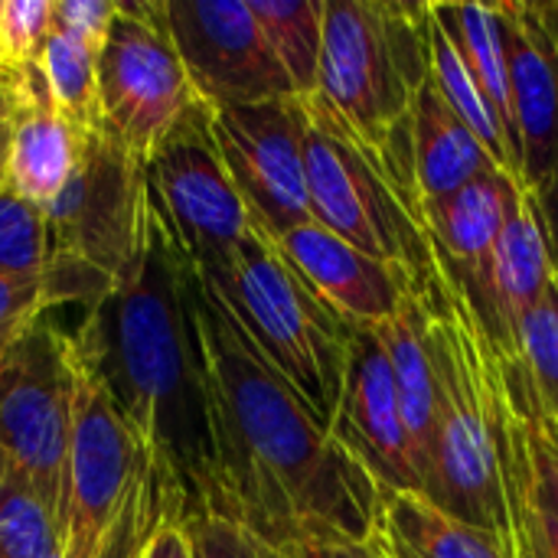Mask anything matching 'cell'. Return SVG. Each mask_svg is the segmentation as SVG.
Wrapping results in <instances>:
<instances>
[{"instance_id":"obj_1","label":"cell","mask_w":558,"mask_h":558,"mask_svg":"<svg viewBox=\"0 0 558 558\" xmlns=\"http://www.w3.org/2000/svg\"><path fill=\"white\" fill-rule=\"evenodd\" d=\"M186 301L206 386L219 517L239 520L275 549L366 543L383 504L379 484L252 350L193 268Z\"/></svg>"},{"instance_id":"obj_2","label":"cell","mask_w":558,"mask_h":558,"mask_svg":"<svg viewBox=\"0 0 558 558\" xmlns=\"http://www.w3.org/2000/svg\"><path fill=\"white\" fill-rule=\"evenodd\" d=\"M69 337L157 471L173 520L219 513L222 497L186 301V265L167 248L154 216L134 271L85 311Z\"/></svg>"},{"instance_id":"obj_3","label":"cell","mask_w":558,"mask_h":558,"mask_svg":"<svg viewBox=\"0 0 558 558\" xmlns=\"http://www.w3.org/2000/svg\"><path fill=\"white\" fill-rule=\"evenodd\" d=\"M418 301L435 369V435L422 471V494L448 517L513 549L494 422L497 350L445 268Z\"/></svg>"},{"instance_id":"obj_4","label":"cell","mask_w":558,"mask_h":558,"mask_svg":"<svg viewBox=\"0 0 558 558\" xmlns=\"http://www.w3.org/2000/svg\"><path fill=\"white\" fill-rule=\"evenodd\" d=\"M252 350L330 428L356 330L291 265L258 226L209 271H196Z\"/></svg>"},{"instance_id":"obj_5","label":"cell","mask_w":558,"mask_h":558,"mask_svg":"<svg viewBox=\"0 0 558 558\" xmlns=\"http://www.w3.org/2000/svg\"><path fill=\"white\" fill-rule=\"evenodd\" d=\"M304 167L314 222L402 271L415 294L441 278L415 173L366 144L324 95H304Z\"/></svg>"},{"instance_id":"obj_6","label":"cell","mask_w":558,"mask_h":558,"mask_svg":"<svg viewBox=\"0 0 558 558\" xmlns=\"http://www.w3.org/2000/svg\"><path fill=\"white\" fill-rule=\"evenodd\" d=\"M432 75V10L402 0H327L317 95L373 147L405 124Z\"/></svg>"},{"instance_id":"obj_7","label":"cell","mask_w":558,"mask_h":558,"mask_svg":"<svg viewBox=\"0 0 558 558\" xmlns=\"http://www.w3.org/2000/svg\"><path fill=\"white\" fill-rule=\"evenodd\" d=\"M43 219L49 262L75 265L114 291L150 239L144 163L105 128L92 131L69 186L43 209Z\"/></svg>"},{"instance_id":"obj_8","label":"cell","mask_w":558,"mask_h":558,"mask_svg":"<svg viewBox=\"0 0 558 558\" xmlns=\"http://www.w3.org/2000/svg\"><path fill=\"white\" fill-rule=\"evenodd\" d=\"M144 180L160 239L193 271L219 265L255 226L216 147L213 108L203 101L154 147Z\"/></svg>"},{"instance_id":"obj_9","label":"cell","mask_w":558,"mask_h":558,"mask_svg":"<svg viewBox=\"0 0 558 558\" xmlns=\"http://www.w3.org/2000/svg\"><path fill=\"white\" fill-rule=\"evenodd\" d=\"M167 23V0H118L98 49L101 128L141 163L196 105Z\"/></svg>"},{"instance_id":"obj_10","label":"cell","mask_w":558,"mask_h":558,"mask_svg":"<svg viewBox=\"0 0 558 558\" xmlns=\"http://www.w3.org/2000/svg\"><path fill=\"white\" fill-rule=\"evenodd\" d=\"M144 464L128 422L72 347V425L59 500L62 558L101 556Z\"/></svg>"},{"instance_id":"obj_11","label":"cell","mask_w":558,"mask_h":558,"mask_svg":"<svg viewBox=\"0 0 558 558\" xmlns=\"http://www.w3.org/2000/svg\"><path fill=\"white\" fill-rule=\"evenodd\" d=\"M72 425V340L49 317L0 360V448L59 520Z\"/></svg>"},{"instance_id":"obj_12","label":"cell","mask_w":558,"mask_h":558,"mask_svg":"<svg viewBox=\"0 0 558 558\" xmlns=\"http://www.w3.org/2000/svg\"><path fill=\"white\" fill-rule=\"evenodd\" d=\"M186 78L213 111L298 98L248 0H167Z\"/></svg>"},{"instance_id":"obj_13","label":"cell","mask_w":558,"mask_h":558,"mask_svg":"<svg viewBox=\"0 0 558 558\" xmlns=\"http://www.w3.org/2000/svg\"><path fill=\"white\" fill-rule=\"evenodd\" d=\"M213 137L258 229L281 239L314 219L304 167L301 98L213 111Z\"/></svg>"},{"instance_id":"obj_14","label":"cell","mask_w":558,"mask_h":558,"mask_svg":"<svg viewBox=\"0 0 558 558\" xmlns=\"http://www.w3.org/2000/svg\"><path fill=\"white\" fill-rule=\"evenodd\" d=\"M330 435L366 468L379 490H418L422 474L412 435L402 418L396 379L386 350L373 330L360 327L347 366V383L340 392Z\"/></svg>"},{"instance_id":"obj_15","label":"cell","mask_w":558,"mask_h":558,"mask_svg":"<svg viewBox=\"0 0 558 558\" xmlns=\"http://www.w3.org/2000/svg\"><path fill=\"white\" fill-rule=\"evenodd\" d=\"M510 65L523 183L539 190L558 167V3H494Z\"/></svg>"},{"instance_id":"obj_16","label":"cell","mask_w":558,"mask_h":558,"mask_svg":"<svg viewBox=\"0 0 558 558\" xmlns=\"http://www.w3.org/2000/svg\"><path fill=\"white\" fill-rule=\"evenodd\" d=\"M445 275L461 288L494 350L504 356H517L523 317L533 311L553 275L546 222L536 193H523L517 213L504 226L487 262L468 271L445 268Z\"/></svg>"},{"instance_id":"obj_17","label":"cell","mask_w":558,"mask_h":558,"mask_svg":"<svg viewBox=\"0 0 558 558\" xmlns=\"http://www.w3.org/2000/svg\"><path fill=\"white\" fill-rule=\"evenodd\" d=\"M275 242L301 278L353 327H376L389 320L415 294L402 271L363 255L314 219Z\"/></svg>"},{"instance_id":"obj_18","label":"cell","mask_w":558,"mask_h":558,"mask_svg":"<svg viewBox=\"0 0 558 558\" xmlns=\"http://www.w3.org/2000/svg\"><path fill=\"white\" fill-rule=\"evenodd\" d=\"M92 131L75 128L49 98L46 82L33 65L20 69L13 85V114H10V150H7V177L3 186L46 209L72 180L85 137Z\"/></svg>"},{"instance_id":"obj_19","label":"cell","mask_w":558,"mask_h":558,"mask_svg":"<svg viewBox=\"0 0 558 558\" xmlns=\"http://www.w3.org/2000/svg\"><path fill=\"white\" fill-rule=\"evenodd\" d=\"M523 193L526 186L517 177L494 170L441 199H428L422 213L438 262L451 271H468L487 262Z\"/></svg>"},{"instance_id":"obj_20","label":"cell","mask_w":558,"mask_h":558,"mask_svg":"<svg viewBox=\"0 0 558 558\" xmlns=\"http://www.w3.org/2000/svg\"><path fill=\"white\" fill-rule=\"evenodd\" d=\"M409 144H412V170L422 206L428 199H441L477 177L500 170L477 134L464 124V118L448 105L435 78L428 75L415 95L409 114Z\"/></svg>"},{"instance_id":"obj_21","label":"cell","mask_w":558,"mask_h":558,"mask_svg":"<svg viewBox=\"0 0 558 558\" xmlns=\"http://www.w3.org/2000/svg\"><path fill=\"white\" fill-rule=\"evenodd\" d=\"M369 539L386 558H517L504 539L448 517L418 490H383Z\"/></svg>"},{"instance_id":"obj_22","label":"cell","mask_w":558,"mask_h":558,"mask_svg":"<svg viewBox=\"0 0 558 558\" xmlns=\"http://www.w3.org/2000/svg\"><path fill=\"white\" fill-rule=\"evenodd\" d=\"M366 330H373V337L389 356L402 418L412 435L418 474H422L428 461L432 435H435V369H432V356L425 343V307L418 294H412L389 320L366 327Z\"/></svg>"},{"instance_id":"obj_23","label":"cell","mask_w":558,"mask_h":558,"mask_svg":"<svg viewBox=\"0 0 558 558\" xmlns=\"http://www.w3.org/2000/svg\"><path fill=\"white\" fill-rule=\"evenodd\" d=\"M432 16L458 49L461 62L474 75V82L484 88L490 105L497 108L500 121L507 124L510 137L520 147L517 118H513V95H510V65L504 49V29L497 7L481 3H432ZM523 154V147H520Z\"/></svg>"},{"instance_id":"obj_24","label":"cell","mask_w":558,"mask_h":558,"mask_svg":"<svg viewBox=\"0 0 558 558\" xmlns=\"http://www.w3.org/2000/svg\"><path fill=\"white\" fill-rule=\"evenodd\" d=\"M327 0H248L298 98L317 92Z\"/></svg>"},{"instance_id":"obj_25","label":"cell","mask_w":558,"mask_h":558,"mask_svg":"<svg viewBox=\"0 0 558 558\" xmlns=\"http://www.w3.org/2000/svg\"><path fill=\"white\" fill-rule=\"evenodd\" d=\"M36 69L46 82L52 105L82 131L101 128V105H98V49L85 39L52 26L39 56Z\"/></svg>"},{"instance_id":"obj_26","label":"cell","mask_w":558,"mask_h":558,"mask_svg":"<svg viewBox=\"0 0 558 558\" xmlns=\"http://www.w3.org/2000/svg\"><path fill=\"white\" fill-rule=\"evenodd\" d=\"M59 546V520L26 477L10 471L0 497V558H49Z\"/></svg>"},{"instance_id":"obj_27","label":"cell","mask_w":558,"mask_h":558,"mask_svg":"<svg viewBox=\"0 0 558 558\" xmlns=\"http://www.w3.org/2000/svg\"><path fill=\"white\" fill-rule=\"evenodd\" d=\"M517 360L526 366L539 405L558 422V278L549 275L539 301L523 317L520 327V353Z\"/></svg>"},{"instance_id":"obj_28","label":"cell","mask_w":558,"mask_h":558,"mask_svg":"<svg viewBox=\"0 0 558 558\" xmlns=\"http://www.w3.org/2000/svg\"><path fill=\"white\" fill-rule=\"evenodd\" d=\"M49 262L43 209L0 190V278L39 275Z\"/></svg>"},{"instance_id":"obj_29","label":"cell","mask_w":558,"mask_h":558,"mask_svg":"<svg viewBox=\"0 0 558 558\" xmlns=\"http://www.w3.org/2000/svg\"><path fill=\"white\" fill-rule=\"evenodd\" d=\"M520 402H523V458L536 490L558 510V422L539 405L526 366L517 360Z\"/></svg>"},{"instance_id":"obj_30","label":"cell","mask_w":558,"mask_h":558,"mask_svg":"<svg viewBox=\"0 0 558 558\" xmlns=\"http://www.w3.org/2000/svg\"><path fill=\"white\" fill-rule=\"evenodd\" d=\"M49 311H56V298L46 271L0 278V360H7Z\"/></svg>"},{"instance_id":"obj_31","label":"cell","mask_w":558,"mask_h":558,"mask_svg":"<svg viewBox=\"0 0 558 558\" xmlns=\"http://www.w3.org/2000/svg\"><path fill=\"white\" fill-rule=\"evenodd\" d=\"M56 0H0V46L13 72L36 62L49 29Z\"/></svg>"},{"instance_id":"obj_32","label":"cell","mask_w":558,"mask_h":558,"mask_svg":"<svg viewBox=\"0 0 558 558\" xmlns=\"http://www.w3.org/2000/svg\"><path fill=\"white\" fill-rule=\"evenodd\" d=\"M183 530L190 536L193 558H288L239 520L219 513H196L183 520Z\"/></svg>"},{"instance_id":"obj_33","label":"cell","mask_w":558,"mask_h":558,"mask_svg":"<svg viewBox=\"0 0 558 558\" xmlns=\"http://www.w3.org/2000/svg\"><path fill=\"white\" fill-rule=\"evenodd\" d=\"M114 16H118V0H56L52 26L101 49Z\"/></svg>"},{"instance_id":"obj_34","label":"cell","mask_w":558,"mask_h":558,"mask_svg":"<svg viewBox=\"0 0 558 558\" xmlns=\"http://www.w3.org/2000/svg\"><path fill=\"white\" fill-rule=\"evenodd\" d=\"M141 558H193L190 536L183 530V523H163L150 533V539L144 543Z\"/></svg>"},{"instance_id":"obj_35","label":"cell","mask_w":558,"mask_h":558,"mask_svg":"<svg viewBox=\"0 0 558 558\" xmlns=\"http://www.w3.org/2000/svg\"><path fill=\"white\" fill-rule=\"evenodd\" d=\"M288 558H386L373 539L366 543H307L281 549Z\"/></svg>"},{"instance_id":"obj_36","label":"cell","mask_w":558,"mask_h":558,"mask_svg":"<svg viewBox=\"0 0 558 558\" xmlns=\"http://www.w3.org/2000/svg\"><path fill=\"white\" fill-rule=\"evenodd\" d=\"M539 209H543V222H546V242H549V262L558 278V167L556 173L536 190Z\"/></svg>"},{"instance_id":"obj_37","label":"cell","mask_w":558,"mask_h":558,"mask_svg":"<svg viewBox=\"0 0 558 558\" xmlns=\"http://www.w3.org/2000/svg\"><path fill=\"white\" fill-rule=\"evenodd\" d=\"M10 114H13V85H0V190L7 177V150H10Z\"/></svg>"},{"instance_id":"obj_38","label":"cell","mask_w":558,"mask_h":558,"mask_svg":"<svg viewBox=\"0 0 558 558\" xmlns=\"http://www.w3.org/2000/svg\"><path fill=\"white\" fill-rule=\"evenodd\" d=\"M16 78H20V72H13L10 65H7V59H3V46H0V85H16Z\"/></svg>"},{"instance_id":"obj_39","label":"cell","mask_w":558,"mask_h":558,"mask_svg":"<svg viewBox=\"0 0 558 558\" xmlns=\"http://www.w3.org/2000/svg\"><path fill=\"white\" fill-rule=\"evenodd\" d=\"M7 481H10V461H7V454H3V448H0V497H3V490H7Z\"/></svg>"},{"instance_id":"obj_40","label":"cell","mask_w":558,"mask_h":558,"mask_svg":"<svg viewBox=\"0 0 558 558\" xmlns=\"http://www.w3.org/2000/svg\"><path fill=\"white\" fill-rule=\"evenodd\" d=\"M49 558H62V549H56V553H52V556Z\"/></svg>"}]
</instances>
